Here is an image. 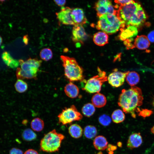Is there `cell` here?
Returning <instances> with one entry per match:
<instances>
[{
    "label": "cell",
    "mask_w": 154,
    "mask_h": 154,
    "mask_svg": "<svg viewBox=\"0 0 154 154\" xmlns=\"http://www.w3.org/2000/svg\"><path fill=\"white\" fill-rule=\"evenodd\" d=\"M116 15L121 23L122 29L129 25L135 27L139 26L147 18L141 5L133 1L128 4L120 5Z\"/></svg>",
    "instance_id": "obj_1"
},
{
    "label": "cell",
    "mask_w": 154,
    "mask_h": 154,
    "mask_svg": "<svg viewBox=\"0 0 154 154\" xmlns=\"http://www.w3.org/2000/svg\"><path fill=\"white\" fill-rule=\"evenodd\" d=\"M143 99L140 88L136 86L131 87L127 89L122 90L118 99V104L125 113L130 114L135 118V112L137 107L141 106Z\"/></svg>",
    "instance_id": "obj_2"
},
{
    "label": "cell",
    "mask_w": 154,
    "mask_h": 154,
    "mask_svg": "<svg viewBox=\"0 0 154 154\" xmlns=\"http://www.w3.org/2000/svg\"><path fill=\"white\" fill-rule=\"evenodd\" d=\"M19 62L21 68H17L16 71L18 79H31L37 77L42 62L41 60L29 58L25 61L20 59Z\"/></svg>",
    "instance_id": "obj_3"
},
{
    "label": "cell",
    "mask_w": 154,
    "mask_h": 154,
    "mask_svg": "<svg viewBox=\"0 0 154 154\" xmlns=\"http://www.w3.org/2000/svg\"><path fill=\"white\" fill-rule=\"evenodd\" d=\"M61 60L64 69V75L70 82L81 81L83 78V68L76 59L68 56L61 55Z\"/></svg>",
    "instance_id": "obj_4"
},
{
    "label": "cell",
    "mask_w": 154,
    "mask_h": 154,
    "mask_svg": "<svg viewBox=\"0 0 154 154\" xmlns=\"http://www.w3.org/2000/svg\"><path fill=\"white\" fill-rule=\"evenodd\" d=\"M64 136L54 129L45 134L40 143V148L43 151L53 152L58 151Z\"/></svg>",
    "instance_id": "obj_5"
},
{
    "label": "cell",
    "mask_w": 154,
    "mask_h": 154,
    "mask_svg": "<svg viewBox=\"0 0 154 154\" xmlns=\"http://www.w3.org/2000/svg\"><path fill=\"white\" fill-rule=\"evenodd\" d=\"M121 23L116 15L107 14L99 17L96 27L109 34L114 33L121 28Z\"/></svg>",
    "instance_id": "obj_6"
},
{
    "label": "cell",
    "mask_w": 154,
    "mask_h": 154,
    "mask_svg": "<svg viewBox=\"0 0 154 154\" xmlns=\"http://www.w3.org/2000/svg\"><path fill=\"white\" fill-rule=\"evenodd\" d=\"M98 74L88 79L86 82L83 89L90 93H99L103 84L107 81V77L105 72L98 67Z\"/></svg>",
    "instance_id": "obj_7"
},
{
    "label": "cell",
    "mask_w": 154,
    "mask_h": 154,
    "mask_svg": "<svg viewBox=\"0 0 154 154\" xmlns=\"http://www.w3.org/2000/svg\"><path fill=\"white\" fill-rule=\"evenodd\" d=\"M82 115L78 112L75 106H71L70 107L65 108L58 116L59 122L62 125L70 124L75 121L81 120Z\"/></svg>",
    "instance_id": "obj_8"
},
{
    "label": "cell",
    "mask_w": 154,
    "mask_h": 154,
    "mask_svg": "<svg viewBox=\"0 0 154 154\" xmlns=\"http://www.w3.org/2000/svg\"><path fill=\"white\" fill-rule=\"evenodd\" d=\"M94 7L97 16L99 17L107 14L116 15L117 11L114 9L110 1H98L95 3Z\"/></svg>",
    "instance_id": "obj_9"
},
{
    "label": "cell",
    "mask_w": 154,
    "mask_h": 154,
    "mask_svg": "<svg viewBox=\"0 0 154 154\" xmlns=\"http://www.w3.org/2000/svg\"><path fill=\"white\" fill-rule=\"evenodd\" d=\"M127 71L125 72L114 71L110 73L107 77L108 83L112 86L118 87L122 85L126 77L129 72Z\"/></svg>",
    "instance_id": "obj_10"
},
{
    "label": "cell",
    "mask_w": 154,
    "mask_h": 154,
    "mask_svg": "<svg viewBox=\"0 0 154 154\" xmlns=\"http://www.w3.org/2000/svg\"><path fill=\"white\" fill-rule=\"evenodd\" d=\"M72 10L68 7L63 6L59 12L56 13L57 18L60 23L65 25H75L71 17Z\"/></svg>",
    "instance_id": "obj_11"
},
{
    "label": "cell",
    "mask_w": 154,
    "mask_h": 154,
    "mask_svg": "<svg viewBox=\"0 0 154 154\" xmlns=\"http://www.w3.org/2000/svg\"><path fill=\"white\" fill-rule=\"evenodd\" d=\"M72 39L75 42L83 43L88 35L82 25H75L72 30Z\"/></svg>",
    "instance_id": "obj_12"
},
{
    "label": "cell",
    "mask_w": 154,
    "mask_h": 154,
    "mask_svg": "<svg viewBox=\"0 0 154 154\" xmlns=\"http://www.w3.org/2000/svg\"><path fill=\"white\" fill-rule=\"evenodd\" d=\"M71 17L75 25H82L87 22L83 11L81 8H77L72 9Z\"/></svg>",
    "instance_id": "obj_13"
},
{
    "label": "cell",
    "mask_w": 154,
    "mask_h": 154,
    "mask_svg": "<svg viewBox=\"0 0 154 154\" xmlns=\"http://www.w3.org/2000/svg\"><path fill=\"white\" fill-rule=\"evenodd\" d=\"M125 29H120L121 33L119 38L121 40L124 41L127 39L133 38L138 34V31L136 27L132 26H128Z\"/></svg>",
    "instance_id": "obj_14"
},
{
    "label": "cell",
    "mask_w": 154,
    "mask_h": 154,
    "mask_svg": "<svg viewBox=\"0 0 154 154\" xmlns=\"http://www.w3.org/2000/svg\"><path fill=\"white\" fill-rule=\"evenodd\" d=\"M142 142V138L140 133H134L129 136L127 146L128 148L132 149L140 146Z\"/></svg>",
    "instance_id": "obj_15"
},
{
    "label": "cell",
    "mask_w": 154,
    "mask_h": 154,
    "mask_svg": "<svg viewBox=\"0 0 154 154\" xmlns=\"http://www.w3.org/2000/svg\"><path fill=\"white\" fill-rule=\"evenodd\" d=\"M134 45L140 50L147 48L150 45V42L147 37L145 35L137 36L134 40Z\"/></svg>",
    "instance_id": "obj_16"
},
{
    "label": "cell",
    "mask_w": 154,
    "mask_h": 154,
    "mask_svg": "<svg viewBox=\"0 0 154 154\" xmlns=\"http://www.w3.org/2000/svg\"><path fill=\"white\" fill-rule=\"evenodd\" d=\"M64 92L67 96L72 98L77 97L79 93V89L75 84L70 82L64 87Z\"/></svg>",
    "instance_id": "obj_17"
},
{
    "label": "cell",
    "mask_w": 154,
    "mask_h": 154,
    "mask_svg": "<svg viewBox=\"0 0 154 154\" xmlns=\"http://www.w3.org/2000/svg\"><path fill=\"white\" fill-rule=\"evenodd\" d=\"M93 40L97 45L103 46L108 43V36L105 32H98L94 35Z\"/></svg>",
    "instance_id": "obj_18"
},
{
    "label": "cell",
    "mask_w": 154,
    "mask_h": 154,
    "mask_svg": "<svg viewBox=\"0 0 154 154\" xmlns=\"http://www.w3.org/2000/svg\"><path fill=\"white\" fill-rule=\"evenodd\" d=\"M1 57L5 64L11 68H15L19 65V61L14 59L10 54L7 51H5L2 53Z\"/></svg>",
    "instance_id": "obj_19"
},
{
    "label": "cell",
    "mask_w": 154,
    "mask_h": 154,
    "mask_svg": "<svg viewBox=\"0 0 154 154\" xmlns=\"http://www.w3.org/2000/svg\"><path fill=\"white\" fill-rule=\"evenodd\" d=\"M93 144L95 148L98 150L102 151L107 148L108 142L104 136L99 135L94 139Z\"/></svg>",
    "instance_id": "obj_20"
},
{
    "label": "cell",
    "mask_w": 154,
    "mask_h": 154,
    "mask_svg": "<svg viewBox=\"0 0 154 154\" xmlns=\"http://www.w3.org/2000/svg\"><path fill=\"white\" fill-rule=\"evenodd\" d=\"M91 101L92 104L94 106L98 108L104 106L107 102L105 96L103 94L99 93H96L93 96Z\"/></svg>",
    "instance_id": "obj_21"
},
{
    "label": "cell",
    "mask_w": 154,
    "mask_h": 154,
    "mask_svg": "<svg viewBox=\"0 0 154 154\" xmlns=\"http://www.w3.org/2000/svg\"><path fill=\"white\" fill-rule=\"evenodd\" d=\"M68 132L72 137L77 139L80 137L82 134L83 129L79 125L74 124L68 128Z\"/></svg>",
    "instance_id": "obj_22"
},
{
    "label": "cell",
    "mask_w": 154,
    "mask_h": 154,
    "mask_svg": "<svg viewBox=\"0 0 154 154\" xmlns=\"http://www.w3.org/2000/svg\"><path fill=\"white\" fill-rule=\"evenodd\" d=\"M126 80L128 84L131 87L134 86L139 82V74L135 71L129 72L127 75Z\"/></svg>",
    "instance_id": "obj_23"
},
{
    "label": "cell",
    "mask_w": 154,
    "mask_h": 154,
    "mask_svg": "<svg viewBox=\"0 0 154 154\" xmlns=\"http://www.w3.org/2000/svg\"><path fill=\"white\" fill-rule=\"evenodd\" d=\"M31 126V128L34 131L39 132L42 131L44 128V123L42 119L37 117L32 120Z\"/></svg>",
    "instance_id": "obj_24"
},
{
    "label": "cell",
    "mask_w": 154,
    "mask_h": 154,
    "mask_svg": "<svg viewBox=\"0 0 154 154\" xmlns=\"http://www.w3.org/2000/svg\"><path fill=\"white\" fill-rule=\"evenodd\" d=\"M111 117L113 121L116 123L122 122L125 118L123 112L120 109H117L114 111L112 114Z\"/></svg>",
    "instance_id": "obj_25"
},
{
    "label": "cell",
    "mask_w": 154,
    "mask_h": 154,
    "mask_svg": "<svg viewBox=\"0 0 154 154\" xmlns=\"http://www.w3.org/2000/svg\"><path fill=\"white\" fill-rule=\"evenodd\" d=\"M97 133L96 128L93 125H88L84 129V135L86 138L88 139L94 138L96 136Z\"/></svg>",
    "instance_id": "obj_26"
},
{
    "label": "cell",
    "mask_w": 154,
    "mask_h": 154,
    "mask_svg": "<svg viewBox=\"0 0 154 154\" xmlns=\"http://www.w3.org/2000/svg\"><path fill=\"white\" fill-rule=\"evenodd\" d=\"M82 111L83 114L85 116L90 117L95 112V107L92 104L88 103L83 106L82 109Z\"/></svg>",
    "instance_id": "obj_27"
},
{
    "label": "cell",
    "mask_w": 154,
    "mask_h": 154,
    "mask_svg": "<svg viewBox=\"0 0 154 154\" xmlns=\"http://www.w3.org/2000/svg\"><path fill=\"white\" fill-rule=\"evenodd\" d=\"M23 139L25 141H29L35 139L37 135L33 130L30 128L25 129L22 134Z\"/></svg>",
    "instance_id": "obj_28"
},
{
    "label": "cell",
    "mask_w": 154,
    "mask_h": 154,
    "mask_svg": "<svg viewBox=\"0 0 154 154\" xmlns=\"http://www.w3.org/2000/svg\"><path fill=\"white\" fill-rule=\"evenodd\" d=\"M15 87L17 92L20 93L25 92L28 89L27 84L21 79H18L15 84Z\"/></svg>",
    "instance_id": "obj_29"
},
{
    "label": "cell",
    "mask_w": 154,
    "mask_h": 154,
    "mask_svg": "<svg viewBox=\"0 0 154 154\" xmlns=\"http://www.w3.org/2000/svg\"><path fill=\"white\" fill-rule=\"evenodd\" d=\"M40 55L42 59L45 61H48L52 58L53 54L50 49L45 48L41 50L40 52Z\"/></svg>",
    "instance_id": "obj_30"
},
{
    "label": "cell",
    "mask_w": 154,
    "mask_h": 154,
    "mask_svg": "<svg viewBox=\"0 0 154 154\" xmlns=\"http://www.w3.org/2000/svg\"><path fill=\"white\" fill-rule=\"evenodd\" d=\"M111 119L108 115L104 114L100 116L98 118L99 123L102 125L107 126L111 122Z\"/></svg>",
    "instance_id": "obj_31"
},
{
    "label": "cell",
    "mask_w": 154,
    "mask_h": 154,
    "mask_svg": "<svg viewBox=\"0 0 154 154\" xmlns=\"http://www.w3.org/2000/svg\"><path fill=\"white\" fill-rule=\"evenodd\" d=\"M139 112V115L144 117L149 116L152 113L151 110L147 109H143Z\"/></svg>",
    "instance_id": "obj_32"
},
{
    "label": "cell",
    "mask_w": 154,
    "mask_h": 154,
    "mask_svg": "<svg viewBox=\"0 0 154 154\" xmlns=\"http://www.w3.org/2000/svg\"><path fill=\"white\" fill-rule=\"evenodd\" d=\"M133 39H127L124 41V44L127 49H132L135 47L134 44H133L131 43L133 40Z\"/></svg>",
    "instance_id": "obj_33"
},
{
    "label": "cell",
    "mask_w": 154,
    "mask_h": 154,
    "mask_svg": "<svg viewBox=\"0 0 154 154\" xmlns=\"http://www.w3.org/2000/svg\"><path fill=\"white\" fill-rule=\"evenodd\" d=\"M9 154H23V152L20 149L16 148H12L10 151Z\"/></svg>",
    "instance_id": "obj_34"
},
{
    "label": "cell",
    "mask_w": 154,
    "mask_h": 154,
    "mask_svg": "<svg viewBox=\"0 0 154 154\" xmlns=\"http://www.w3.org/2000/svg\"><path fill=\"white\" fill-rule=\"evenodd\" d=\"M133 0H116L114 1L117 4L120 5H124L130 3Z\"/></svg>",
    "instance_id": "obj_35"
},
{
    "label": "cell",
    "mask_w": 154,
    "mask_h": 154,
    "mask_svg": "<svg viewBox=\"0 0 154 154\" xmlns=\"http://www.w3.org/2000/svg\"><path fill=\"white\" fill-rule=\"evenodd\" d=\"M147 37L150 42H154V30L152 31L149 33Z\"/></svg>",
    "instance_id": "obj_36"
},
{
    "label": "cell",
    "mask_w": 154,
    "mask_h": 154,
    "mask_svg": "<svg viewBox=\"0 0 154 154\" xmlns=\"http://www.w3.org/2000/svg\"><path fill=\"white\" fill-rule=\"evenodd\" d=\"M55 3L59 6L63 7L66 3L65 0H54Z\"/></svg>",
    "instance_id": "obj_37"
},
{
    "label": "cell",
    "mask_w": 154,
    "mask_h": 154,
    "mask_svg": "<svg viewBox=\"0 0 154 154\" xmlns=\"http://www.w3.org/2000/svg\"><path fill=\"white\" fill-rule=\"evenodd\" d=\"M24 154H38V153L36 151L32 149H29L25 151Z\"/></svg>",
    "instance_id": "obj_38"
},
{
    "label": "cell",
    "mask_w": 154,
    "mask_h": 154,
    "mask_svg": "<svg viewBox=\"0 0 154 154\" xmlns=\"http://www.w3.org/2000/svg\"><path fill=\"white\" fill-rule=\"evenodd\" d=\"M107 150L109 151V152L115 150H116L117 149V147L111 144H109L108 145Z\"/></svg>",
    "instance_id": "obj_39"
},
{
    "label": "cell",
    "mask_w": 154,
    "mask_h": 154,
    "mask_svg": "<svg viewBox=\"0 0 154 154\" xmlns=\"http://www.w3.org/2000/svg\"><path fill=\"white\" fill-rule=\"evenodd\" d=\"M29 37L27 35H25L24 36L23 38V41L25 45L28 44L29 42Z\"/></svg>",
    "instance_id": "obj_40"
},
{
    "label": "cell",
    "mask_w": 154,
    "mask_h": 154,
    "mask_svg": "<svg viewBox=\"0 0 154 154\" xmlns=\"http://www.w3.org/2000/svg\"><path fill=\"white\" fill-rule=\"evenodd\" d=\"M151 131L152 133L154 134V125L151 128Z\"/></svg>",
    "instance_id": "obj_41"
},
{
    "label": "cell",
    "mask_w": 154,
    "mask_h": 154,
    "mask_svg": "<svg viewBox=\"0 0 154 154\" xmlns=\"http://www.w3.org/2000/svg\"><path fill=\"white\" fill-rule=\"evenodd\" d=\"M117 145L119 147H120L121 146L122 144L120 142H118L117 143Z\"/></svg>",
    "instance_id": "obj_42"
},
{
    "label": "cell",
    "mask_w": 154,
    "mask_h": 154,
    "mask_svg": "<svg viewBox=\"0 0 154 154\" xmlns=\"http://www.w3.org/2000/svg\"><path fill=\"white\" fill-rule=\"evenodd\" d=\"M2 42V39L1 37L0 36V46L1 45Z\"/></svg>",
    "instance_id": "obj_43"
},
{
    "label": "cell",
    "mask_w": 154,
    "mask_h": 154,
    "mask_svg": "<svg viewBox=\"0 0 154 154\" xmlns=\"http://www.w3.org/2000/svg\"><path fill=\"white\" fill-rule=\"evenodd\" d=\"M153 106H154V100L153 102Z\"/></svg>",
    "instance_id": "obj_44"
}]
</instances>
